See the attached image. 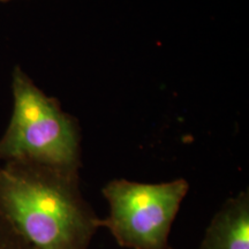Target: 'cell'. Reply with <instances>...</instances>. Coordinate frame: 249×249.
<instances>
[{
    "instance_id": "52a82bcc",
    "label": "cell",
    "mask_w": 249,
    "mask_h": 249,
    "mask_svg": "<svg viewBox=\"0 0 249 249\" xmlns=\"http://www.w3.org/2000/svg\"><path fill=\"white\" fill-rule=\"evenodd\" d=\"M7 1H9V0H7Z\"/></svg>"
},
{
    "instance_id": "8992f818",
    "label": "cell",
    "mask_w": 249,
    "mask_h": 249,
    "mask_svg": "<svg viewBox=\"0 0 249 249\" xmlns=\"http://www.w3.org/2000/svg\"><path fill=\"white\" fill-rule=\"evenodd\" d=\"M0 1H2V2H4V1H7V0H0Z\"/></svg>"
},
{
    "instance_id": "7a4b0ae2",
    "label": "cell",
    "mask_w": 249,
    "mask_h": 249,
    "mask_svg": "<svg viewBox=\"0 0 249 249\" xmlns=\"http://www.w3.org/2000/svg\"><path fill=\"white\" fill-rule=\"evenodd\" d=\"M13 112L0 139V161H31L80 171L81 132L75 118L35 85L20 66L12 73Z\"/></svg>"
},
{
    "instance_id": "6da1fadb",
    "label": "cell",
    "mask_w": 249,
    "mask_h": 249,
    "mask_svg": "<svg viewBox=\"0 0 249 249\" xmlns=\"http://www.w3.org/2000/svg\"><path fill=\"white\" fill-rule=\"evenodd\" d=\"M0 211L33 249H88L101 229L80 171L31 161L0 164Z\"/></svg>"
},
{
    "instance_id": "3957f363",
    "label": "cell",
    "mask_w": 249,
    "mask_h": 249,
    "mask_svg": "<svg viewBox=\"0 0 249 249\" xmlns=\"http://www.w3.org/2000/svg\"><path fill=\"white\" fill-rule=\"evenodd\" d=\"M189 191L185 179L142 183L114 179L103 188L110 213L101 219L121 247L169 249L171 227Z\"/></svg>"
},
{
    "instance_id": "5b68a950",
    "label": "cell",
    "mask_w": 249,
    "mask_h": 249,
    "mask_svg": "<svg viewBox=\"0 0 249 249\" xmlns=\"http://www.w3.org/2000/svg\"><path fill=\"white\" fill-rule=\"evenodd\" d=\"M0 249H33L0 211Z\"/></svg>"
},
{
    "instance_id": "277c9868",
    "label": "cell",
    "mask_w": 249,
    "mask_h": 249,
    "mask_svg": "<svg viewBox=\"0 0 249 249\" xmlns=\"http://www.w3.org/2000/svg\"><path fill=\"white\" fill-rule=\"evenodd\" d=\"M200 249H249L248 191L224 202L205 230Z\"/></svg>"
}]
</instances>
